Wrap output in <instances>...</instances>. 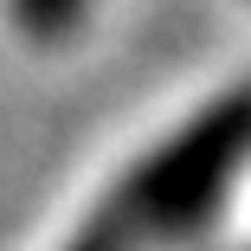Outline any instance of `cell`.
Returning a JSON list of instances; mask_svg holds the SVG:
<instances>
[{
    "label": "cell",
    "instance_id": "1",
    "mask_svg": "<svg viewBox=\"0 0 251 251\" xmlns=\"http://www.w3.org/2000/svg\"><path fill=\"white\" fill-rule=\"evenodd\" d=\"M245 155H251V84H226L213 103H200L174 135H161L123 174L103 213L129 238H155V245L193 238L219 213Z\"/></svg>",
    "mask_w": 251,
    "mask_h": 251
},
{
    "label": "cell",
    "instance_id": "2",
    "mask_svg": "<svg viewBox=\"0 0 251 251\" xmlns=\"http://www.w3.org/2000/svg\"><path fill=\"white\" fill-rule=\"evenodd\" d=\"M13 13L32 39H58L77 13H84V0H13Z\"/></svg>",
    "mask_w": 251,
    "mask_h": 251
},
{
    "label": "cell",
    "instance_id": "3",
    "mask_svg": "<svg viewBox=\"0 0 251 251\" xmlns=\"http://www.w3.org/2000/svg\"><path fill=\"white\" fill-rule=\"evenodd\" d=\"M58 251H129V232H123L110 213H90V219H84Z\"/></svg>",
    "mask_w": 251,
    "mask_h": 251
}]
</instances>
